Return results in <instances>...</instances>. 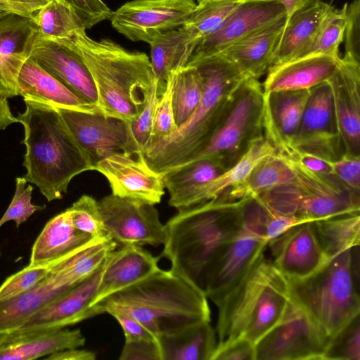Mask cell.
<instances>
[{
    "mask_svg": "<svg viewBox=\"0 0 360 360\" xmlns=\"http://www.w3.org/2000/svg\"><path fill=\"white\" fill-rule=\"evenodd\" d=\"M202 84L200 101L191 117L171 135L150 141L141 157L155 172L181 167L201 151L217 130L233 91L247 77L221 53L190 58Z\"/></svg>",
    "mask_w": 360,
    "mask_h": 360,
    "instance_id": "1",
    "label": "cell"
},
{
    "mask_svg": "<svg viewBox=\"0 0 360 360\" xmlns=\"http://www.w3.org/2000/svg\"><path fill=\"white\" fill-rule=\"evenodd\" d=\"M83 59L94 80L101 113L128 122L143 110L155 82L148 56L115 41L90 38L81 29L60 39Z\"/></svg>",
    "mask_w": 360,
    "mask_h": 360,
    "instance_id": "2",
    "label": "cell"
},
{
    "mask_svg": "<svg viewBox=\"0 0 360 360\" xmlns=\"http://www.w3.org/2000/svg\"><path fill=\"white\" fill-rule=\"evenodd\" d=\"M243 200L219 198L178 210L165 224L160 256L170 262L169 270L202 290L208 265L242 229Z\"/></svg>",
    "mask_w": 360,
    "mask_h": 360,
    "instance_id": "3",
    "label": "cell"
},
{
    "mask_svg": "<svg viewBox=\"0 0 360 360\" xmlns=\"http://www.w3.org/2000/svg\"><path fill=\"white\" fill-rule=\"evenodd\" d=\"M26 110L18 120L25 129L24 178L35 184L48 201L60 199L73 177L94 169L57 108L24 100Z\"/></svg>",
    "mask_w": 360,
    "mask_h": 360,
    "instance_id": "4",
    "label": "cell"
},
{
    "mask_svg": "<svg viewBox=\"0 0 360 360\" xmlns=\"http://www.w3.org/2000/svg\"><path fill=\"white\" fill-rule=\"evenodd\" d=\"M98 304L105 313L136 320L156 339L194 323L210 321L204 292L172 271L161 269Z\"/></svg>",
    "mask_w": 360,
    "mask_h": 360,
    "instance_id": "5",
    "label": "cell"
},
{
    "mask_svg": "<svg viewBox=\"0 0 360 360\" xmlns=\"http://www.w3.org/2000/svg\"><path fill=\"white\" fill-rule=\"evenodd\" d=\"M289 300L288 279L264 254L216 304L217 345L236 339L255 345L280 320Z\"/></svg>",
    "mask_w": 360,
    "mask_h": 360,
    "instance_id": "6",
    "label": "cell"
},
{
    "mask_svg": "<svg viewBox=\"0 0 360 360\" xmlns=\"http://www.w3.org/2000/svg\"><path fill=\"white\" fill-rule=\"evenodd\" d=\"M287 279L290 297L330 338L360 314L359 245L329 259L306 278Z\"/></svg>",
    "mask_w": 360,
    "mask_h": 360,
    "instance_id": "7",
    "label": "cell"
},
{
    "mask_svg": "<svg viewBox=\"0 0 360 360\" xmlns=\"http://www.w3.org/2000/svg\"><path fill=\"white\" fill-rule=\"evenodd\" d=\"M285 158L293 179L257 196L271 212L303 222L360 212V193L334 174L316 173Z\"/></svg>",
    "mask_w": 360,
    "mask_h": 360,
    "instance_id": "8",
    "label": "cell"
},
{
    "mask_svg": "<svg viewBox=\"0 0 360 360\" xmlns=\"http://www.w3.org/2000/svg\"><path fill=\"white\" fill-rule=\"evenodd\" d=\"M263 102L262 84L253 77L244 79L230 97L211 139L186 164L208 159L222 172L233 167L251 145L264 135Z\"/></svg>",
    "mask_w": 360,
    "mask_h": 360,
    "instance_id": "9",
    "label": "cell"
},
{
    "mask_svg": "<svg viewBox=\"0 0 360 360\" xmlns=\"http://www.w3.org/2000/svg\"><path fill=\"white\" fill-rule=\"evenodd\" d=\"M330 338L290 296L280 320L255 343V360H323Z\"/></svg>",
    "mask_w": 360,
    "mask_h": 360,
    "instance_id": "10",
    "label": "cell"
},
{
    "mask_svg": "<svg viewBox=\"0 0 360 360\" xmlns=\"http://www.w3.org/2000/svg\"><path fill=\"white\" fill-rule=\"evenodd\" d=\"M288 148L332 162L345 153L328 80L310 89L299 127Z\"/></svg>",
    "mask_w": 360,
    "mask_h": 360,
    "instance_id": "11",
    "label": "cell"
},
{
    "mask_svg": "<svg viewBox=\"0 0 360 360\" xmlns=\"http://www.w3.org/2000/svg\"><path fill=\"white\" fill-rule=\"evenodd\" d=\"M193 0H132L112 13V26L133 41L150 44L182 27L195 8Z\"/></svg>",
    "mask_w": 360,
    "mask_h": 360,
    "instance_id": "12",
    "label": "cell"
},
{
    "mask_svg": "<svg viewBox=\"0 0 360 360\" xmlns=\"http://www.w3.org/2000/svg\"><path fill=\"white\" fill-rule=\"evenodd\" d=\"M109 238L117 246L163 245L167 238L155 205L122 198L110 194L98 201Z\"/></svg>",
    "mask_w": 360,
    "mask_h": 360,
    "instance_id": "13",
    "label": "cell"
},
{
    "mask_svg": "<svg viewBox=\"0 0 360 360\" xmlns=\"http://www.w3.org/2000/svg\"><path fill=\"white\" fill-rule=\"evenodd\" d=\"M268 241L242 227L208 265L202 290L215 305L264 254Z\"/></svg>",
    "mask_w": 360,
    "mask_h": 360,
    "instance_id": "14",
    "label": "cell"
},
{
    "mask_svg": "<svg viewBox=\"0 0 360 360\" xmlns=\"http://www.w3.org/2000/svg\"><path fill=\"white\" fill-rule=\"evenodd\" d=\"M94 170L105 176L112 194L122 198L155 205L165 193L163 174L153 170L143 158L123 151L97 162Z\"/></svg>",
    "mask_w": 360,
    "mask_h": 360,
    "instance_id": "15",
    "label": "cell"
},
{
    "mask_svg": "<svg viewBox=\"0 0 360 360\" xmlns=\"http://www.w3.org/2000/svg\"><path fill=\"white\" fill-rule=\"evenodd\" d=\"M57 109L94 165L113 153L126 151L129 139L127 122L101 112Z\"/></svg>",
    "mask_w": 360,
    "mask_h": 360,
    "instance_id": "16",
    "label": "cell"
},
{
    "mask_svg": "<svg viewBox=\"0 0 360 360\" xmlns=\"http://www.w3.org/2000/svg\"><path fill=\"white\" fill-rule=\"evenodd\" d=\"M276 268L288 279L306 278L328 260L311 221L296 224L268 243Z\"/></svg>",
    "mask_w": 360,
    "mask_h": 360,
    "instance_id": "17",
    "label": "cell"
},
{
    "mask_svg": "<svg viewBox=\"0 0 360 360\" xmlns=\"http://www.w3.org/2000/svg\"><path fill=\"white\" fill-rule=\"evenodd\" d=\"M283 16L286 11L281 0H247L216 32L200 40L190 58L219 53Z\"/></svg>",
    "mask_w": 360,
    "mask_h": 360,
    "instance_id": "18",
    "label": "cell"
},
{
    "mask_svg": "<svg viewBox=\"0 0 360 360\" xmlns=\"http://www.w3.org/2000/svg\"><path fill=\"white\" fill-rule=\"evenodd\" d=\"M103 266V264L83 282L49 302L15 331L64 328L105 313L99 304L91 306Z\"/></svg>",
    "mask_w": 360,
    "mask_h": 360,
    "instance_id": "19",
    "label": "cell"
},
{
    "mask_svg": "<svg viewBox=\"0 0 360 360\" xmlns=\"http://www.w3.org/2000/svg\"><path fill=\"white\" fill-rule=\"evenodd\" d=\"M30 58L79 98L97 107V91L90 72L68 44L37 37Z\"/></svg>",
    "mask_w": 360,
    "mask_h": 360,
    "instance_id": "20",
    "label": "cell"
},
{
    "mask_svg": "<svg viewBox=\"0 0 360 360\" xmlns=\"http://www.w3.org/2000/svg\"><path fill=\"white\" fill-rule=\"evenodd\" d=\"M328 82L345 153L360 157V62L340 58Z\"/></svg>",
    "mask_w": 360,
    "mask_h": 360,
    "instance_id": "21",
    "label": "cell"
},
{
    "mask_svg": "<svg viewBox=\"0 0 360 360\" xmlns=\"http://www.w3.org/2000/svg\"><path fill=\"white\" fill-rule=\"evenodd\" d=\"M37 37L32 17L17 13L0 17V97L18 96L17 77Z\"/></svg>",
    "mask_w": 360,
    "mask_h": 360,
    "instance_id": "22",
    "label": "cell"
},
{
    "mask_svg": "<svg viewBox=\"0 0 360 360\" xmlns=\"http://www.w3.org/2000/svg\"><path fill=\"white\" fill-rule=\"evenodd\" d=\"M160 257L137 245L120 246L105 259L91 306L150 276L160 268Z\"/></svg>",
    "mask_w": 360,
    "mask_h": 360,
    "instance_id": "23",
    "label": "cell"
},
{
    "mask_svg": "<svg viewBox=\"0 0 360 360\" xmlns=\"http://www.w3.org/2000/svg\"><path fill=\"white\" fill-rule=\"evenodd\" d=\"M309 94L310 89L264 93V134L277 153L290 146Z\"/></svg>",
    "mask_w": 360,
    "mask_h": 360,
    "instance_id": "24",
    "label": "cell"
},
{
    "mask_svg": "<svg viewBox=\"0 0 360 360\" xmlns=\"http://www.w3.org/2000/svg\"><path fill=\"white\" fill-rule=\"evenodd\" d=\"M79 329L14 331L0 337V360H31L84 345Z\"/></svg>",
    "mask_w": 360,
    "mask_h": 360,
    "instance_id": "25",
    "label": "cell"
},
{
    "mask_svg": "<svg viewBox=\"0 0 360 360\" xmlns=\"http://www.w3.org/2000/svg\"><path fill=\"white\" fill-rule=\"evenodd\" d=\"M340 58L314 54L269 68L262 84L264 93L310 89L328 80L335 72Z\"/></svg>",
    "mask_w": 360,
    "mask_h": 360,
    "instance_id": "26",
    "label": "cell"
},
{
    "mask_svg": "<svg viewBox=\"0 0 360 360\" xmlns=\"http://www.w3.org/2000/svg\"><path fill=\"white\" fill-rule=\"evenodd\" d=\"M75 286L49 270L46 278L33 288L0 300V337L16 330L33 314Z\"/></svg>",
    "mask_w": 360,
    "mask_h": 360,
    "instance_id": "27",
    "label": "cell"
},
{
    "mask_svg": "<svg viewBox=\"0 0 360 360\" xmlns=\"http://www.w3.org/2000/svg\"><path fill=\"white\" fill-rule=\"evenodd\" d=\"M18 96L51 105L87 112H101L94 105L84 101L48 73L30 57L22 66L17 77Z\"/></svg>",
    "mask_w": 360,
    "mask_h": 360,
    "instance_id": "28",
    "label": "cell"
},
{
    "mask_svg": "<svg viewBox=\"0 0 360 360\" xmlns=\"http://www.w3.org/2000/svg\"><path fill=\"white\" fill-rule=\"evenodd\" d=\"M285 22L286 16H283L219 53L247 77L259 79L267 72Z\"/></svg>",
    "mask_w": 360,
    "mask_h": 360,
    "instance_id": "29",
    "label": "cell"
},
{
    "mask_svg": "<svg viewBox=\"0 0 360 360\" xmlns=\"http://www.w3.org/2000/svg\"><path fill=\"white\" fill-rule=\"evenodd\" d=\"M96 238L78 230L68 208L50 219L33 245L29 266H49Z\"/></svg>",
    "mask_w": 360,
    "mask_h": 360,
    "instance_id": "30",
    "label": "cell"
},
{
    "mask_svg": "<svg viewBox=\"0 0 360 360\" xmlns=\"http://www.w3.org/2000/svg\"><path fill=\"white\" fill-rule=\"evenodd\" d=\"M331 7L321 0H306L297 8L286 20L269 69L295 59L311 42Z\"/></svg>",
    "mask_w": 360,
    "mask_h": 360,
    "instance_id": "31",
    "label": "cell"
},
{
    "mask_svg": "<svg viewBox=\"0 0 360 360\" xmlns=\"http://www.w3.org/2000/svg\"><path fill=\"white\" fill-rule=\"evenodd\" d=\"M157 341L162 360H212L218 342L210 321L194 323Z\"/></svg>",
    "mask_w": 360,
    "mask_h": 360,
    "instance_id": "32",
    "label": "cell"
},
{
    "mask_svg": "<svg viewBox=\"0 0 360 360\" xmlns=\"http://www.w3.org/2000/svg\"><path fill=\"white\" fill-rule=\"evenodd\" d=\"M200 41L181 27L158 36L149 44L150 63L161 94L169 75L185 67Z\"/></svg>",
    "mask_w": 360,
    "mask_h": 360,
    "instance_id": "33",
    "label": "cell"
},
{
    "mask_svg": "<svg viewBox=\"0 0 360 360\" xmlns=\"http://www.w3.org/2000/svg\"><path fill=\"white\" fill-rule=\"evenodd\" d=\"M293 177L288 161L275 152L261 160L242 183L229 191L227 196L234 200L255 198L290 181Z\"/></svg>",
    "mask_w": 360,
    "mask_h": 360,
    "instance_id": "34",
    "label": "cell"
},
{
    "mask_svg": "<svg viewBox=\"0 0 360 360\" xmlns=\"http://www.w3.org/2000/svg\"><path fill=\"white\" fill-rule=\"evenodd\" d=\"M311 224L328 259L360 244V212L314 220Z\"/></svg>",
    "mask_w": 360,
    "mask_h": 360,
    "instance_id": "35",
    "label": "cell"
},
{
    "mask_svg": "<svg viewBox=\"0 0 360 360\" xmlns=\"http://www.w3.org/2000/svg\"><path fill=\"white\" fill-rule=\"evenodd\" d=\"M224 172L212 160L202 159L186 164L163 174L169 204L182 210L188 196L198 187L210 182Z\"/></svg>",
    "mask_w": 360,
    "mask_h": 360,
    "instance_id": "36",
    "label": "cell"
},
{
    "mask_svg": "<svg viewBox=\"0 0 360 360\" xmlns=\"http://www.w3.org/2000/svg\"><path fill=\"white\" fill-rule=\"evenodd\" d=\"M37 37L60 40L70 37L75 31L86 30L75 8L65 0H49L33 15Z\"/></svg>",
    "mask_w": 360,
    "mask_h": 360,
    "instance_id": "37",
    "label": "cell"
},
{
    "mask_svg": "<svg viewBox=\"0 0 360 360\" xmlns=\"http://www.w3.org/2000/svg\"><path fill=\"white\" fill-rule=\"evenodd\" d=\"M245 1L213 0L198 3L182 27L201 40L216 32Z\"/></svg>",
    "mask_w": 360,
    "mask_h": 360,
    "instance_id": "38",
    "label": "cell"
},
{
    "mask_svg": "<svg viewBox=\"0 0 360 360\" xmlns=\"http://www.w3.org/2000/svg\"><path fill=\"white\" fill-rule=\"evenodd\" d=\"M345 11L346 4L341 9L332 6L311 42L295 59L314 54L340 58L339 46L343 41L346 23Z\"/></svg>",
    "mask_w": 360,
    "mask_h": 360,
    "instance_id": "39",
    "label": "cell"
},
{
    "mask_svg": "<svg viewBox=\"0 0 360 360\" xmlns=\"http://www.w3.org/2000/svg\"><path fill=\"white\" fill-rule=\"evenodd\" d=\"M202 84L197 69L186 64L178 74L172 90V105L177 127L183 124L197 108L202 96Z\"/></svg>",
    "mask_w": 360,
    "mask_h": 360,
    "instance_id": "40",
    "label": "cell"
},
{
    "mask_svg": "<svg viewBox=\"0 0 360 360\" xmlns=\"http://www.w3.org/2000/svg\"><path fill=\"white\" fill-rule=\"evenodd\" d=\"M160 94L155 80L143 110L135 117L127 122L129 139L124 153L141 158L151 139L155 108Z\"/></svg>",
    "mask_w": 360,
    "mask_h": 360,
    "instance_id": "41",
    "label": "cell"
},
{
    "mask_svg": "<svg viewBox=\"0 0 360 360\" xmlns=\"http://www.w3.org/2000/svg\"><path fill=\"white\" fill-rule=\"evenodd\" d=\"M323 360H360V314L331 337Z\"/></svg>",
    "mask_w": 360,
    "mask_h": 360,
    "instance_id": "42",
    "label": "cell"
},
{
    "mask_svg": "<svg viewBox=\"0 0 360 360\" xmlns=\"http://www.w3.org/2000/svg\"><path fill=\"white\" fill-rule=\"evenodd\" d=\"M74 226L93 238H110L101 214L98 202L84 195L69 207Z\"/></svg>",
    "mask_w": 360,
    "mask_h": 360,
    "instance_id": "43",
    "label": "cell"
},
{
    "mask_svg": "<svg viewBox=\"0 0 360 360\" xmlns=\"http://www.w3.org/2000/svg\"><path fill=\"white\" fill-rule=\"evenodd\" d=\"M180 71L174 72L169 75L165 90L158 98L154 112L152 136L149 143L171 135L178 128L174 115L172 90L174 81Z\"/></svg>",
    "mask_w": 360,
    "mask_h": 360,
    "instance_id": "44",
    "label": "cell"
},
{
    "mask_svg": "<svg viewBox=\"0 0 360 360\" xmlns=\"http://www.w3.org/2000/svg\"><path fill=\"white\" fill-rule=\"evenodd\" d=\"M15 183L13 198L0 219V227L9 221H14L18 227L35 212L46 207L45 205H35L31 203L33 187L31 185L25 186L27 181L24 176L17 177Z\"/></svg>",
    "mask_w": 360,
    "mask_h": 360,
    "instance_id": "45",
    "label": "cell"
},
{
    "mask_svg": "<svg viewBox=\"0 0 360 360\" xmlns=\"http://www.w3.org/2000/svg\"><path fill=\"white\" fill-rule=\"evenodd\" d=\"M49 266H27L9 276L0 286V300L7 299L26 292L44 280Z\"/></svg>",
    "mask_w": 360,
    "mask_h": 360,
    "instance_id": "46",
    "label": "cell"
},
{
    "mask_svg": "<svg viewBox=\"0 0 360 360\" xmlns=\"http://www.w3.org/2000/svg\"><path fill=\"white\" fill-rule=\"evenodd\" d=\"M344 58L360 62V0L346 3Z\"/></svg>",
    "mask_w": 360,
    "mask_h": 360,
    "instance_id": "47",
    "label": "cell"
},
{
    "mask_svg": "<svg viewBox=\"0 0 360 360\" xmlns=\"http://www.w3.org/2000/svg\"><path fill=\"white\" fill-rule=\"evenodd\" d=\"M75 10L86 29L110 20L113 11L102 0H65Z\"/></svg>",
    "mask_w": 360,
    "mask_h": 360,
    "instance_id": "48",
    "label": "cell"
},
{
    "mask_svg": "<svg viewBox=\"0 0 360 360\" xmlns=\"http://www.w3.org/2000/svg\"><path fill=\"white\" fill-rule=\"evenodd\" d=\"M120 360H162L157 340H125Z\"/></svg>",
    "mask_w": 360,
    "mask_h": 360,
    "instance_id": "49",
    "label": "cell"
},
{
    "mask_svg": "<svg viewBox=\"0 0 360 360\" xmlns=\"http://www.w3.org/2000/svg\"><path fill=\"white\" fill-rule=\"evenodd\" d=\"M212 360H255V344L245 339H236L217 345Z\"/></svg>",
    "mask_w": 360,
    "mask_h": 360,
    "instance_id": "50",
    "label": "cell"
},
{
    "mask_svg": "<svg viewBox=\"0 0 360 360\" xmlns=\"http://www.w3.org/2000/svg\"><path fill=\"white\" fill-rule=\"evenodd\" d=\"M333 174L354 191L360 193V157L345 153L333 163Z\"/></svg>",
    "mask_w": 360,
    "mask_h": 360,
    "instance_id": "51",
    "label": "cell"
},
{
    "mask_svg": "<svg viewBox=\"0 0 360 360\" xmlns=\"http://www.w3.org/2000/svg\"><path fill=\"white\" fill-rule=\"evenodd\" d=\"M112 316L123 330L125 340H157L154 335L141 323L128 316L113 314Z\"/></svg>",
    "mask_w": 360,
    "mask_h": 360,
    "instance_id": "52",
    "label": "cell"
},
{
    "mask_svg": "<svg viewBox=\"0 0 360 360\" xmlns=\"http://www.w3.org/2000/svg\"><path fill=\"white\" fill-rule=\"evenodd\" d=\"M46 359L50 360H95L96 354L92 351L77 347L54 352Z\"/></svg>",
    "mask_w": 360,
    "mask_h": 360,
    "instance_id": "53",
    "label": "cell"
},
{
    "mask_svg": "<svg viewBox=\"0 0 360 360\" xmlns=\"http://www.w3.org/2000/svg\"><path fill=\"white\" fill-rule=\"evenodd\" d=\"M14 122H18V117L11 113L7 98L0 97V130Z\"/></svg>",
    "mask_w": 360,
    "mask_h": 360,
    "instance_id": "54",
    "label": "cell"
},
{
    "mask_svg": "<svg viewBox=\"0 0 360 360\" xmlns=\"http://www.w3.org/2000/svg\"><path fill=\"white\" fill-rule=\"evenodd\" d=\"M12 3L22 6L30 13L34 14L49 0H8Z\"/></svg>",
    "mask_w": 360,
    "mask_h": 360,
    "instance_id": "55",
    "label": "cell"
},
{
    "mask_svg": "<svg viewBox=\"0 0 360 360\" xmlns=\"http://www.w3.org/2000/svg\"><path fill=\"white\" fill-rule=\"evenodd\" d=\"M0 8L7 11L17 13L29 17H33L34 15L22 6L12 3L8 0H0Z\"/></svg>",
    "mask_w": 360,
    "mask_h": 360,
    "instance_id": "56",
    "label": "cell"
},
{
    "mask_svg": "<svg viewBox=\"0 0 360 360\" xmlns=\"http://www.w3.org/2000/svg\"><path fill=\"white\" fill-rule=\"evenodd\" d=\"M286 11V20L306 0H281Z\"/></svg>",
    "mask_w": 360,
    "mask_h": 360,
    "instance_id": "57",
    "label": "cell"
},
{
    "mask_svg": "<svg viewBox=\"0 0 360 360\" xmlns=\"http://www.w3.org/2000/svg\"><path fill=\"white\" fill-rule=\"evenodd\" d=\"M213 1V0H196V1L198 3H200V2H202V1Z\"/></svg>",
    "mask_w": 360,
    "mask_h": 360,
    "instance_id": "58",
    "label": "cell"
},
{
    "mask_svg": "<svg viewBox=\"0 0 360 360\" xmlns=\"http://www.w3.org/2000/svg\"><path fill=\"white\" fill-rule=\"evenodd\" d=\"M0 255H1V253H0Z\"/></svg>",
    "mask_w": 360,
    "mask_h": 360,
    "instance_id": "59",
    "label": "cell"
}]
</instances>
